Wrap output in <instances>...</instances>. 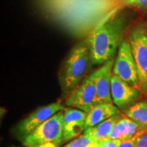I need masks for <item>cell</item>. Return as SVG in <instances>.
<instances>
[{"mask_svg": "<svg viewBox=\"0 0 147 147\" xmlns=\"http://www.w3.org/2000/svg\"><path fill=\"white\" fill-rule=\"evenodd\" d=\"M115 59L113 58L93 71L96 85V105L113 103L111 95V79Z\"/></svg>", "mask_w": 147, "mask_h": 147, "instance_id": "cell-8", "label": "cell"}, {"mask_svg": "<svg viewBox=\"0 0 147 147\" xmlns=\"http://www.w3.org/2000/svg\"><path fill=\"white\" fill-rule=\"evenodd\" d=\"M137 88L132 87L118 76L113 75L111 79V95L115 105L121 109L130 106L140 97Z\"/></svg>", "mask_w": 147, "mask_h": 147, "instance_id": "cell-10", "label": "cell"}, {"mask_svg": "<svg viewBox=\"0 0 147 147\" xmlns=\"http://www.w3.org/2000/svg\"><path fill=\"white\" fill-rule=\"evenodd\" d=\"M138 136L132 138L131 139L126 140H123L119 143V144L117 147H135L136 143Z\"/></svg>", "mask_w": 147, "mask_h": 147, "instance_id": "cell-18", "label": "cell"}, {"mask_svg": "<svg viewBox=\"0 0 147 147\" xmlns=\"http://www.w3.org/2000/svg\"><path fill=\"white\" fill-rule=\"evenodd\" d=\"M120 117V114H117L97 125L85 129L84 132L88 134L94 141L97 140L109 139L108 136Z\"/></svg>", "mask_w": 147, "mask_h": 147, "instance_id": "cell-13", "label": "cell"}, {"mask_svg": "<svg viewBox=\"0 0 147 147\" xmlns=\"http://www.w3.org/2000/svg\"><path fill=\"white\" fill-rule=\"evenodd\" d=\"M64 147H66V146H64Z\"/></svg>", "mask_w": 147, "mask_h": 147, "instance_id": "cell-23", "label": "cell"}, {"mask_svg": "<svg viewBox=\"0 0 147 147\" xmlns=\"http://www.w3.org/2000/svg\"><path fill=\"white\" fill-rule=\"evenodd\" d=\"M91 65L93 64L86 38L71 49L60 69L59 80L64 95H68L81 82Z\"/></svg>", "mask_w": 147, "mask_h": 147, "instance_id": "cell-2", "label": "cell"}, {"mask_svg": "<svg viewBox=\"0 0 147 147\" xmlns=\"http://www.w3.org/2000/svg\"><path fill=\"white\" fill-rule=\"evenodd\" d=\"M121 141V140H111L108 139L101 147H117Z\"/></svg>", "mask_w": 147, "mask_h": 147, "instance_id": "cell-19", "label": "cell"}, {"mask_svg": "<svg viewBox=\"0 0 147 147\" xmlns=\"http://www.w3.org/2000/svg\"><path fill=\"white\" fill-rule=\"evenodd\" d=\"M113 73L132 87H139V77L129 42L124 40L118 49Z\"/></svg>", "mask_w": 147, "mask_h": 147, "instance_id": "cell-5", "label": "cell"}, {"mask_svg": "<svg viewBox=\"0 0 147 147\" xmlns=\"http://www.w3.org/2000/svg\"><path fill=\"white\" fill-rule=\"evenodd\" d=\"M60 145L54 142H48L45 144H42L39 147H59Z\"/></svg>", "mask_w": 147, "mask_h": 147, "instance_id": "cell-21", "label": "cell"}, {"mask_svg": "<svg viewBox=\"0 0 147 147\" xmlns=\"http://www.w3.org/2000/svg\"><path fill=\"white\" fill-rule=\"evenodd\" d=\"M126 20L121 14L110 16L88 37L93 65H103L115 58L123 41Z\"/></svg>", "mask_w": 147, "mask_h": 147, "instance_id": "cell-1", "label": "cell"}, {"mask_svg": "<svg viewBox=\"0 0 147 147\" xmlns=\"http://www.w3.org/2000/svg\"><path fill=\"white\" fill-rule=\"evenodd\" d=\"M135 147H147V130L138 134Z\"/></svg>", "mask_w": 147, "mask_h": 147, "instance_id": "cell-17", "label": "cell"}, {"mask_svg": "<svg viewBox=\"0 0 147 147\" xmlns=\"http://www.w3.org/2000/svg\"><path fill=\"white\" fill-rule=\"evenodd\" d=\"M96 85L94 72L87 76L67 95V106L89 113L96 106Z\"/></svg>", "mask_w": 147, "mask_h": 147, "instance_id": "cell-6", "label": "cell"}, {"mask_svg": "<svg viewBox=\"0 0 147 147\" xmlns=\"http://www.w3.org/2000/svg\"><path fill=\"white\" fill-rule=\"evenodd\" d=\"M123 3L134 8L147 9V0H124Z\"/></svg>", "mask_w": 147, "mask_h": 147, "instance_id": "cell-16", "label": "cell"}, {"mask_svg": "<svg viewBox=\"0 0 147 147\" xmlns=\"http://www.w3.org/2000/svg\"><path fill=\"white\" fill-rule=\"evenodd\" d=\"M87 113L75 108H65L63 111V142L76 138L85 130Z\"/></svg>", "mask_w": 147, "mask_h": 147, "instance_id": "cell-9", "label": "cell"}, {"mask_svg": "<svg viewBox=\"0 0 147 147\" xmlns=\"http://www.w3.org/2000/svg\"><path fill=\"white\" fill-rule=\"evenodd\" d=\"M117 114H120V112L118 107L113 103L96 105L87 113L85 129L97 125Z\"/></svg>", "mask_w": 147, "mask_h": 147, "instance_id": "cell-12", "label": "cell"}, {"mask_svg": "<svg viewBox=\"0 0 147 147\" xmlns=\"http://www.w3.org/2000/svg\"><path fill=\"white\" fill-rule=\"evenodd\" d=\"M63 112L56 113L25 137L26 147H39L48 142L61 144L63 142Z\"/></svg>", "mask_w": 147, "mask_h": 147, "instance_id": "cell-3", "label": "cell"}, {"mask_svg": "<svg viewBox=\"0 0 147 147\" xmlns=\"http://www.w3.org/2000/svg\"><path fill=\"white\" fill-rule=\"evenodd\" d=\"M146 37H147V25H146Z\"/></svg>", "mask_w": 147, "mask_h": 147, "instance_id": "cell-22", "label": "cell"}, {"mask_svg": "<svg viewBox=\"0 0 147 147\" xmlns=\"http://www.w3.org/2000/svg\"><path fill=\"white\" fill-rule=\"evenodd\" d=\"M129 42L136 65L139 77V88L147 93V37L146 26L138 24L131 29Z\"/></svg>", "mask_w": 147, "mask_h": 147, "instance_id": "cell-4", "label": "cell"}, {"mask_svg": "<svg viewBox=\"0 0 147 147\" xmlns=\"http://www.w3.org/2000/svg\"><path fill=\"white\" fill-rule=\"evenodd\" d=\"M94 142L93 139L88 134L83 132V134L77 137L66 145V147H87L91 142Z\"/></svg>", "mask_w": 147, "mask_h": 147, "instance_id": "cell-15", "label": "cell"}, {"mask_svg": "<svg viewBox=\"0 0 147 147\" xmlns=\"http://www.w3.org/2000/svg\"><path fill=\"white\" fill-rule=\"evenodd\" d=\"M128 118L137 123L143 129L147 130V101L142 100L135 103L125 110Z\"/></svg>", "mask_w": 147, "mask_h": 147, "instance_id": "cell-14", "label": "cell"}, {"mask_svg": "<svg viewBox=\"0 0 147 147\" xmlns=\"http://www.w3.org/2000/svg\"><path fill=\"white\" fill-rule=\"evenodd\" d=\"M145 129L128 117H120L108 136L111 140H126L138 135Z\"/></svg>", "mask_w": 147, "mask_h": 147, "instance_id": "cell-11", "label": "cell"}, {"mask_svg": "<svg viewBox=\"0 0 147 147\" xmlns=\"http://www.w3.org/2000/svg\"><path fill=\"white\" fill-rule=\"evenodd\" d=\"M65 109V107L59 101L51 103L49 105L42 106L34 110L20 123L18 126V131L22 136H25V137L27 136L47 119Z\"/></svg>", "mask_w": 147, "mask_h": 147, "instance_id": "cell-7", "label": "cell"}, {"mask_svg": "<svg viewBox=\"0 0 147 147\" xmlns=\"http://www.w3.org/2000/svg\"><path fill=\"white\" fill-rule=\"evenodd\" d=\"M108 139L105 140H97L96 141L91 142L89 145H88L87 147H101L104 143L106 142V141Z\"/></svg>", "mask_w": 147, "mask_h": 147, "instance_id": "cell-20", "label": "cell"}]
</instances>
